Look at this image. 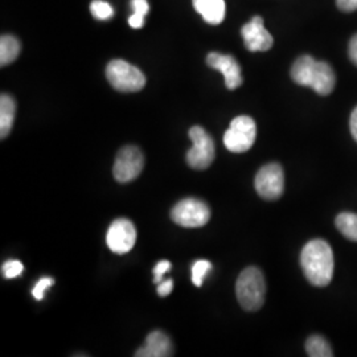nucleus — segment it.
Segmentation results:
<instances>
[{
  "label": "nucleus",
  "instance_id": "nucleus-1",
  "mask_svg": "<svg viewBox=\"0 0 357 357\" xmlns=\"http://www.w3.org/2000/svg\"><path fill=\"white\" fill-rule=\"evenodd\" d=\"M301 266L311 284L317 287L328 286L335 268L330 243L319 238L307 243L301 253Z\"/></svg>",
  "mask_w": 357,
  "mask_h": 357
},
{
  "label": "nucleus",
  "instance_id": "nucleus-2",
  "mask_svg": "<svg viewBox=\"0 0 357 357\" xmlns=\"http://www.w3.org/2000/svg\"><path fill=\"white\" fill-rule=\"evenodd\" d=\"M294 82L315 90L319 96H328L335 89L336 76L331 65L311 56L299 57L291 68Z\"/></svg>",
  "mask_w": 357,
  "mask_h": 357
},
{
  "label": "nucleus",
  "instance_id": "nucleus-3",
  "mask_svg": "<svg viewBox=\"0 0 357 357\" xmlns=\"http://www.w3.org/2000/svg\"><path fill=\"white\" fill-rule=\"evenodd\" d=\"M236 295L245 311H258L265 303L266 282L255 266L245 268L236 282Z\"/></svg>",
  "mask_w": 357,
  "mask_h": 357
},
{
  "label": "nucleus",
  "instance_id": "nucleus-4",
  "mask_svg": "<svg viewBox=\"0 0 357 357\" xmlns=\"http://www.w3.org/2000/svg\"><path fill=\"white\" fill-rule=\"evenodd\" d=\"M106 78L115 90L122 93H135L146 85V77L141 69L123 60H113L107 64Z\"/></svg>",
  "mask_w": 357,
  "mask_h": 357
},
{
  "label": "nucleus",
  "instance_id": "nucleus-5",
  "mask_svg": "<svg viewBox=\"0 0 357 357\" xmlns=\"http://www.w3.org/2000/svg\"><path fill=\"white\" fill-rule=\"evenodd\" d=\"M257 126L255 119L248 115L236 116L229 128L224 134V144L228 151L234 153H246L255 144Z\"/></svg>",
  "mask_w": 357,
  "mask_h": 357
},
{
  "label": "nucleus",
  "instance_id": "nucleus-6",
  "mask_svg": "<svg viewBox=\"0 0 357 357\" xmlns=\"http://www.w3.org/2000/svg\"><path fill=\"white\" fill-rule=\"evenodd\" d=\"M190 139L192 147L187 153V163L188 166L203 171L211 166L216 156L215 142L212 137L200 126H193L190 130Z\"/></svg>",
  "mask_w": 357,
  "mask_h": 357
},
{
  "label": "nucleus",
  "instance_id": "nucleus-7",
  "mask_svg": "<svg viewBox=\"0 0 357 357\" xmlns=\"http://www.w3.org/2000/svg\"><path fill=\"white\" fill-rule=\"evenodd\" d=\"M171 218L175 224L184 228H202L211 218L209 206L199 199H184L171 211Z\"/></svg>",
  "mask_w": 357,
  "mask_h": 357
},
{
  "label": "nucleus",
  "instance_id": "nucleus-8",
  "mask_svg": "<svg viewBox=\"0 0 357 357\" xmlns=\"http://www.w3.org/2000/svg\"><path fill=\"white\" fill-rule=\"evenodd\" d=\"M144 155L137 146H125L115 158L113 175L118 183H130L141 175Z\"/></svg>",
  "mask_w": 357,
  "mask_h": 357
},
{
  "label": "nucleus",
  "instance_id": "nucleus-9",
  "mask_svg": "<svg viewBox=\"0 0 357 357\" xmlns=\"http://www.w3.org/2000/svg\"><path fill=\"white\" fill-rule=\"evenodd\" d=\"M257 193L268 202L278 200L284 191V174L278 163H268L262 167L255 178Z\"/></svg>",
  "mask_w": 357,
  "mask_h": 357
},
{
  "label": "nucleus",
  "instance_id": "nucleus-10",
  "mask_svg": "<svg viewBox=\"0 0 357 357\" xmlns=\"http://www.w3.org/2000/svg\"><path fill=\"white\" fill-rule=\"evenodd\" d=\"M137 243L135 225L128 218H118L109 227L106 243L115 255H126Z\"/></svg>",
  "mask_w": 357,
  "mask_h": 357
},
{
  "label": "nucleus",
  "instance_id": "nucleus-11",
  "mask_svg": "<svg viewBox=\"0 0 357 357\" xmlns=\"http://www.w3.org/2000/svg\"><path fill=\"white\" fill-rule=\"evenodd\" d=\"M241 35L248 51L266 52L274 44V38L265 28L261 16H255L249 23H246L241 29Z\"/></svg>",
  "mask_w": 357,
  "mask_h": 357
},
{
  "label": "nucleus",
  "instance_id": "nucleus-12",
  "mask_svg": "<svg viewBox=\"0 0 357 357\" xmlns=\"http://www.w3.org/2000/svg\"><path fill=\"white\" fill-rule=\"evenodd\" d=\"M206 64L212 69H216L222 73L225 79V86L228 89H237L243 85L241 66L233 56L212 52L206 56Z\"/></svg>",
  "mask_w": 357,
  "mask_h": 357
},
{
  "label": "nucleus",
  "instance_id": "nucleus-13",
  "mask_svg": "<svg viewBox=\"0 0 357 357\" xmlns=\"http://www.w3.org/2000/svg\"><path fill=\"white\" fill-rule=\"evenodd\" d=\"M174 355V345L168 335L163 331H153L146 339L135 357H169Z\"/></svg>",
  "mask_w": 357,
  "mask_h": 357
},
{
  "label": "nucleus",
  "instance_id": "nucleus-14",
  "mask_svg": "<svg viewBox=\"0 0 357 357\" xmlns=\"http://www.w3.org/2000/svg\"><path fill=\"white\" fill-rule=\"evenodd\" d=\"M193 7L212 26L222 23L225 17L227 7L224 0H193Z\"/></svg>",
  "mask_w": 357,
  "mask_h": 357
},
{
  "label": "nucleus",
  "instance_id": "nucleus-15",
  "mask_svg": "<svg viewBox=\"0 0 357 357\" xmlns=\"http://www.w3.org/2000/svg\"><path fill=\"white\" fill-rule=\"evenodd\" d=\"M16 114V102L11 96L1 94L0 97V137L7 138L11 132Z\"/></svg>",
  "mask_w": 357,
  "mask_h": 357
},
{
  "label": "nucleus",
  "instance_id": "nucleus-16",
  "mask_svg": "<svg viewBox=\"0 0 357 357\" xmlns=\"http://www.w3.org/2000/svg\"><path fill=\"white\" fill-rule=\"evenodd\" d=\"M20 41L11 35H3L0 38V65L13 64L20 53Z\"/></svg>",
  "mask_w": 357,
  "mask_h": 357
},
{
  "label": "nucleus",
  "instance_id": "nucleus-17",
  "mask_svg": "<svg viewBox=\"0 0 357 357\" xmlns=\"http://www.w3.org/2000/svg\"><path fill=\"white\" fill-rule=\"evenodd\" d=\"M336 228L349 241L357 243V215L351 212H343L335 220Z\"/></svg>",
  "mask_w": 357,
  "mask_h": 357
},
{
  "label": "nucleus",
  "instance_id": "nucleus-18",
  "mask_svg": "<svg viewBox=\"0 0 357 357\" xmlns=\"http://www.w3.org/2000/svg\"><path fill=\"white\" fill-rule=\"evenodd\" d=\"M306 352L310 357H332L333 351L328 342L319 335H312L307 339Z\"/></svg>",
  "mask_w": 357,
  "mask_h": 357
},
{
  "label": "nucleus",
  "instance_id": "nucleus-19",
  "mask_svg": "<svg viewBox=\"0 0 357 357\" xmlns=\"http://www.w3.org/2000/svg\"><path fill=\"white\" fill-rule=\"evenodd\" d=\"M132 8L134 13L130 16L128 19V24L132 28H142L144 26V17L150 11V6L147 3V0H132Z\"/></svg>",
  "mask_w": 357,
  "mask_h": 357
},
{
  "label": "nucleus",
  "instance_id": "nucleus-20",
  "mask_svg": "<svg viewBox=\"0 0 357 357\" xmlns=\"http://www.w3.org/2000/svg\"><path fill=\"white\" fill-rule=\"evenodd\" d=\"M212 270V264L206 259H199L192 266V282L196 287H202L205 277Z\"/></svg>",
  "mask_w": 357,
  "mask_h": 357
},
{
  "label": "nucleus",
  "instance_id": "nucleus-21",
  "mask_svg": "<svg viewBox=\"0 0 357 357\" xmlns=\"http://www.w3.org/2000/svg\"><path fill=\"white\" fill-rule=\"evenodd\" d=\"M90 13L97 20H107V19L113 17L114 10L107 1L94 0L90 4Z\"/></svg>",
  "mask_w": 357,
  "mask_h": 357
},
{
  "label": "nucleus",
  "instance_id": "nucleus-22",
  "mask_svg": "<svg viewBox=\"0 0 357 357\" xmlns=\"http://www.w3.org/2000/svg\"><path fill=\"white\" fill-rule=\"evenodd\" d=\"M23 271H24V266L17 259H10L3 265V274L7 280H13V278L20 277L23 274Z\"/></svg>",
  "mask_w": 357,
  "mask_h": 357
},
{
  "label": "nucleus",
  "instance_id": "nucleus-23",
  "mask_svg": "<svg viewBox=\"0 0 357 357\" xmlns=\"http://www.w3.org/2000/svg\"><path fill=\"white\" fill-rule=\"evenodd\" d=\"M54 283H56V281H54L52 277H43V278L35 284V287H33V290H32L33 298H35L36 301H43L44 293H45L50 287H52Z\"/></svg>",
  "mask_w": 357,
  "mask_h": 357
},
{
  "label": "nucleus",
  "instance_id": "nucleus-24",
  "mask_svg": "<svg viewBox=\"0 0 357 357\" xmlns=\"http://www.w3.org/2000/svg\"><path fill=\"white\" fill-rule=\"evenodd\" d=\"M171 262L169 261H167V259H163V261H159L156 265H155V268H153V283H160V282L163 281L165 278V274H166L167 271H169L171 270Z\"/></svg>",
  "mask_w": 357,
  "mask_h": 357
},
{
  "label": "nucleus",
  "instance_id": "nucleus-25",
  "mask_svg": "<svg viewBox=\"0 0 357 357\" xmlns=\"http://www.w3.org/2000/svg\"><path fill=\"white\" fill-rule=\"evenodd\" d=\"M172 290H174V281L171 278L163 280L160 283H158L156 291H158V295L162 298L168 296L169 294L172 293Z\"/></svg>",
  "mask_w": 357,
  "mask_h": 357
},
{
  "label": "nucleus",
  "instance_id": "nucleus-26",
  "mask_svg": "<svg viewBox=\"0 0 357 357\" xmlns=\"http://www.w3.org/2000/svg\"><path fill=\"white\" fill-rule=\"evenodd\" d=\"M336 6L343 13L357 11V0H336Z\"/></svg>",
  "mask_w": 357,
  "mask_h": 357
},
{
  "label": "nucleus",
  "instance_id": "nucleus-27",
  "mask_svg": "<svg viewBox=\"0 0 357 357\" xmlns=\"http://www.w3.org/2000/svg\"><path fill=\"white\" fill-rule=\"evenodd\" d=\"M348 54H349L351 61L357 66V33L354 38H351V41H349Z\"/></svg>",
  "mask_w": 357,
  "mask_h": 357
},
{
  "label": "nucleus",
  "instance_id": "nucleus-28",
  "mask_svg": "<svg viewBox=\"0 0 357 357\" xmlns=\"http://www.w3.org/2000/svg\"><path fill=\"white\" fill-rule=\"evenodd\" d=\"M349 128H351V134L354 137V139L357 142V107L352 112L351 119H349Z\"/></svg>",
  "mask_w": 357,
  "mask_h": 357
}]
</instances>
